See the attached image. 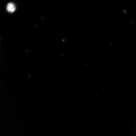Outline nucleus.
<instances>
[{"instance_id":"f257e3e1","label":"nucleus","mask_w":136,"mask_h":136,"mask_svg":"<svg viewBox=\"0 0 136 136\" xmlns=\"http://www.w3.org/2000/svg\"><path fill=\"white\" fill-rule=\"evenodd\" d=\"M16 9V7L14 4L12 2L8 3L6 6V10L10 13L14 12Z\"/></svg>"}]
</instances>
